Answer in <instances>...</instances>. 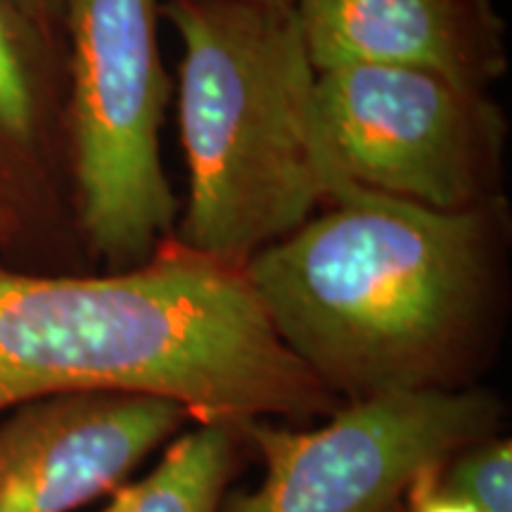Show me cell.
Here are the masks:
<instances>
[{
	"label": "cell",
	"mask_w": 512,
	"mask_h": 512,
	"mask_svg": "<svg viewBox=\"0 0 512 512\" xmlns=\"http://www.w3.org/2000/svg\"><path fill=\"white\" fill-rule=\"evenodd\" d=\"M316 72L413 67L484 88L505 72L503 22L489 0H294Z\"/></svg>",
	"instance_id": "cell-8"
},
{
	"label": "cell",
	"mask_w": 512,
	"mask_h": 512,
	"mask_svg": "<svg viewBox=\"0 0 512 512\" xmlns=\"http://www.w3.org/2000/svg\"><path fill=\"white\" fill-rule=\"evenodd\" d=\"M264 3H278V5H292L294 0H264Z\"/></svg>",
	"instance_id": "cell-15"
},
{
	"label": "cell",
	"mask_w": 512,
	"mask_h": 512,
	"mask_svg": "<svg viewBox=\"0 0 512 512\" xmlns=\"http://www.w3.org/2000/svg\"><path fill=\"white\" fill-rule=\"evenodd\" d=\"M126 392L178 401L197 422L335 411L285 347L245 266L166 240L100 278L0 268V413L57 394Z\"/></svg>",
	"instance_id": "cell-1"
},
{
	"label": "cell",
	"mask_w": 512,
	"mask_h": 512,
	"mask_svg": "<svg viewBox=\"0 0 512 512\" xmlns=\"http://www.w3.org/2000/svg\"><path fill=\"white\" fill-rule=\"evenodd\" d=\"M496 403L444 387L351 401L313 432L247 422L266 477L256 491L230 498L223 512H394L427 467L486 439Z\"/></svg>",
	"instance_id": "cell-6"
},
{
	"label": "cell",
	"mask_w": 512,
	"mask_h": 512,
	"mask_svg": "<svg viewBox=\"0 0 512 512\" xmlns=\"http://www.w3.org/2000/svg\"><path fill=\"white\" fill-rule=\"evenodd\" d=\"M181 41L178 124L190 171L178 245L233 266L337 197L323 155L316 67L292 5L169 0Z\"/></svg>",
	"instance_id": "cell-3"
},
{
	"label": "cell",
	"mask_w": 512,
	"mask_h": 512,
	"mask_svg": "<svg viewBox=\"0 0 512 512\" xmlns=\"http://www.w3.org/2000/svg\"><path fill=\"white\" fill-rule=\"evenodd\" d=\"M19 8L24 10V15L29 17V22L41 31L50 24V17H53L57 0H17Z\"/></svg>",
	"instance_id": "cell-13"
},
{
	"label": "cell",
	"mask_w": 512,
	"mask_h": 512,
	"mask_svg": "<svg viewBox=\"0 0 512 512\" xmlns=\"http://www.w3.org/2000/svg\"><path fill=\"white\" fill-rule=\"evenodd\" d=\"M313 107L339 192L356 185L441 211L489 204L505 121L484 88L427 69L347 64L318 72Z\"/></svg>",
	"instance_id": "cell-5"
},
{
	"label": "cell",
	"mask_w": 512,
	"mask_h": 512,
	"mask_svg": "<svg viewBox=\"0 0 512 512\" xmlns=\"http://www.w3.org/2000/svg\"><path fill=\"white\" fill-rule=\"evenodd\" d=\"M192 418L150 394L79 392L12 408L0 422V512H72L119 489Z\"/></svg>",
	"instance_id": "cell-7"
},
{
	"label": "cell",
	"mask_w": 512,
	"mask_h": 512,
	"mask_svg": "<svg viewBox=\"0 0 512 512\" xmlns=\"http://www.w3.org/2000/svg\"><path fill=\"white\" fill-rule=\"evenodd\" d=\"M444 484L482 512H512V448L508 439H482L456 453Z\"/></svg>",
	"instance_id": "cell-11"
},
{
	"label": "cell",
	"mask_w": 512,
	"mask_h": 512,
	"mask_svg": "<svg viewBox=\"0 0 512 512\" xmlns=\"http://www.w3.org/2000/svg\"><path fill=\"white\" fill-rule=\"evenodd\" d=\"M72 145L83 233L114 264H143L174 226L159 128L169 83L155 0H69Z\"/></svg>",
	"instance_id": "cell-4"
},
{
	"label": "cell",
	"mask_w": 512,
	"mask_h": 512,
	"mask_svg": "<svg viewBox=\"0 0 512 512\" xmlns=\"http://www.w3.org/2000/svg\"><path fill=\"white\" fill-rule=\"evenodd\" d=\"M245 273L273 330L330 394L441 387L489 294V204L441 211L349 185Z\"/></svg>",
	"instance_id": "cell-2"
},
{
	"label": "cell",
	"mask_w": 512,
	"mask_h": 512,
	"mask_svg": "<svg viewBox=\"0 0 512 512\" xmlns=\"http://www.w3.org/2000/svg\"><path fill=\"white\" fill-rule=\"evenodd\" d=\"M238 432L233 425L200 422L169 446L145 479L114 489L102 512H219L235 467Z\"/></svg>",
	"instance_id": "cell-9"
},
{
	"label": "cell",
	"mask_w": 512,
	"mask_h": 512,
	"mask_svg": "<svg viewBox=\"0 0 512 512\" xmlns=\"http://www.w3.org/2000/svg\"><path fill=\"white\" fill-rule=\"evenodd\" d=\"M38 31L17 0H0V157L31 150L41 121Z\"/></svg>",
	"instance_id": "cell-10"
},
{
	"label": "cell",
	"mask_w": 512,
	"mask_h": 512,
	"mask_svg": "<svg viewBox=\"0 0 512 512\" xmlns=\"http://www.w3.org/2000/svg\"><path fill=\"white\" fill-rule=\"evenodd\" d=\"M15 230V214H12L10 204L5 202L3 190H0V242L8 240Z\"/></svg>",
	"instance_id": "cell-14"
},
{
	"label": "cell",
	"mask_w": 512,
	"mask_h": 512,
	"mask_svg": "<svg viewBox=\"0 0 512 512\" xmlns=\"http://www.w3.org/2000/svg\"><path fill=\"white\" fill-rule=\"evenodd\" d=\"M444 465L427 467L406 491L408 512H482L475 503L467 501L465 496L448 489L441 479Z\"/></svg>",
	"instance_id": "cell-12"
}]
</instances>
